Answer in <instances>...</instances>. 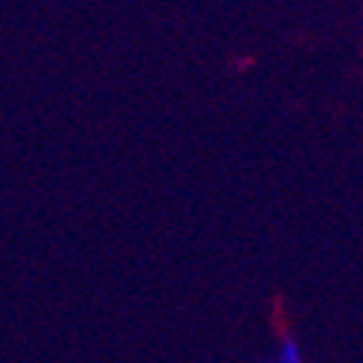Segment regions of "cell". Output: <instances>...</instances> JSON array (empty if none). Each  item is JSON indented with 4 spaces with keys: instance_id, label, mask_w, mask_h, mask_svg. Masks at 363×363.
Masks as SVG:
<instances>
[{
    "instance_id": "cell-1",
    "label": "cell",
    "mask_w": 363,
    "mask_h": 363,
    "mask_svg": "<svg viewBox=\"0 0 363 363\" xmlns=\"http://www.w3.org/2000/svg\"><path fill=\"white\" fill-rule=\"evenodd\" d=\"M277 363H302V354H299V346L294 340H285L282 349H279V357Z\"/></svg>"
}]
</instances>
